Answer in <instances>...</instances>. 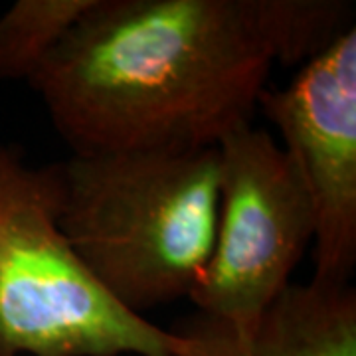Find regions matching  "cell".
<instances>
[{"instance_id": "obj_6", "label": "cell", "mask_w": 356, "mask_h": 356, "mask_svg": "<svg viewBox=\"0 0 356 356\" xmlns=\"http://www.w3.org/2000/svg\"><path fill=\"white\" fill-rule=\"evenodd\" d=\"M170 331V356H356V289L291 283L245 329L194 311Z\"/></svg>"}, {"instance_id": "obj_2", "label": "cell", "mask_w": 356, "mask_h": 356, "mask_svg": "<svg viewBox=\"0 0 356 356\" xmlns=\"http://www.w3.org/2000/svg\"><path fill=\"white\" fill-rule=\"evenodd\" d=\"M60 165V228L93 281L125 311L188 299L218 224V149L72 154Z\"/></svg>"}, {"instance_id": "obj_3", "label": "cell", "mask_w": 356, "mask_h": 356, "mask_svg": "<svg viewBox=\"0 0 356 356\" xmlns=\"http://www.w3.org/2000/svg\"><path fill=\"white\" fill-rule=\"evenodd\" d=\"M60 165L0 137V356H170L178 337L119 307L60 228Z\"/></svg>"}, {"instance_id": "obj_5", "label": "cell", "mask_w": 356, "mask_h": 356, "mask_svg": "<svg viewBox=\"0 0 356 356\" xmlns=\"http://www.w3.org/2000/svg\"><path fill=\"white\" fill-rule=\"evenodd\" d=\"M257 109L277 129L315 214L311 280L353 285L356 267V26L301 65Z\"/></svg>"}, {"instance_id": "obj_1", "label": "cell", "mask_w": 356, "mask_h": 356, "mask_svg": "<svg viewBox=\"0 0 356 356\" xmlns=\"http://www.w3.org/2000/svg\"><path fill=\"white\" fill-rule=\"evenodd\" d=\"M353 26L348 0H93L28 86L72 154L208 149Z\"/></svg>"}, {"instance_id": "obj_7", "label": "cell", "mask_w": 356, "mask_h": 356, "mask_svg": "<svg viewBox=\"0 0 356 356\" xmlns=\"http://www.w3.org/2000/svg\"><path fill=\"white\" fill-rule=\"evenodd\" d=\"M93 0H16L0 16V83L30 81Z\"/></svg>"}, {"instance_id": "obj_4", "label": "cell", "mask_w": 356, "mask_h": 356, "mask_svg": "<svg viewBox=\"0 0 356 356\" xmlns=\"http://www.w3.org/2000/svg\"><path fill=\"white\" fill-rule=\"evenodd\" d=\"M214 248L192 289L196 313L245 329L291 285L315 238V214L289 154L261 127L218 143Z\"/></svg>"}]
</instances>
